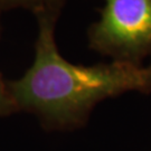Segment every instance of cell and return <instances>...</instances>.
Returning a JSON list of instances; mask_svg holds the SVG:
<instances>
[{
    "label": "cell",
    "mask_w": 151,
    "mask_h": 151,
    "mask_svg": "<svg viewBox=\"0 0 151 151\" xmlns=\"http://www.w3.org/2000/svg\"><path fill=\"white\" fill-rule=\"evenodd\" d=\"M36 19L34 63L20 78L7 82L17 111L37 115L48 129H75L86 123L93 109L106 99L127 92L151 94V62L75 65L57 48L55 28L58 19L48 16Z\"/></svg>",
    "instance_id": "6da1fadb"
},
{
    "label": "cell",
    "mask_w": 151,
    "mask_h": 151,
    "mask_svg": "<svg viewBox=\"0 0 151 151\" xmlns=\"http://www.w3.org/2000/svg\"><path fill=\"white\" fill-rule=\"evenodd\" d=\"M87 40L90 48L112 60L142 65L151 56V0H104Z\"/></svg>",
    "instance_id": "7a4b0ae2"
},
{
    "label": "cell",
    "mask_w": 151,
    "mask_h": 151,
    "mask_svg": "<svg viewBox=\"0 0 151 151\" xmlns=\"http://www.w3.org/2000/svg\"><path fill=\"white\" fill-rule=\"evenodd\" d=\"M67 0H0V12L24 8L30 10L35 17L48 16L58 19Z\"/></svg>",
    "instance_id": "3957f363"
},
{
    "label": "cell",
    "mask_w": 151,
    "mask_h": 151,
    "mask_svg": "<svg viewBox=\"0 0 151 151\" xmlns=\"http://www.w3.org/2000/svg\"><path fill=\"white\" fill-rule=\"evenodd\" d=\"M17 109L12 102L10 94L8 92L7 83L2 81L0 76V115H7L12 112H16Z\"/></svg>",
    "instance_id": "277c9868"
}]
</instances>
